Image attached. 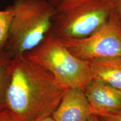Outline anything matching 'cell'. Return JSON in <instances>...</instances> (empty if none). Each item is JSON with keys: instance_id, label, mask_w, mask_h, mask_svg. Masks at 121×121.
I'll list each match as a JSON object with an SVG mask.
<instances>
[{"instance_id": "obj_1", "label": "cell", "mask_w": 121, "mask_h": 121, "mask_svg": "<svg viewBox=\"0 0 121 121\" xmlns=\"http://www.w3.org/2000/svg\"><path fill=\"white\" fill-rule=\"evenodd\" d=\"M66 89L41 65L24 54L11 58L4 105L17 121L52 116Z\"/></svg>"}, {"instance_id": "obj_2", "label": "cell", "mask_w": 121, "mask_h": 121, "mask_svg": "<svg viewBox=\"0 0 121 121\" xmlns=\"http://www.w3.org/2000/svg\"><path fill=\"white\" fill-rule=\"evenodd\" d=\"M6 49L12 57L22 55L41 43L51 30L55 7L46 0H15Z\"/></svg>"}, {"instance_id": "obj_3", "label": "cell", "mask_w": 121, "mask_h": 121, "mask_svg": "<svg viewBox=\"0 0 121 121\" xmlns=\"http://www.w3.org/2000/svg\"><path fill=\"white\" fill-rule=\"evenodd\" d=\"M24 54L49 71L66 89H78L85 91L93 80L89 61L72 54L51 31L38 45Z\"/></svg>"}, {"instance_id": "obj_4", "label": "cell", "mask_w": 121, "mask_h": 121, "mask_svg": "<svg viewBox=\"0 0 121 121\" xmlns=\"http://www.w3.org/2000/svg\"><path fill=\"white\" fill-rule=\"evenodd\" d=\"M114 13V0H66L55 7L51 31L60 38H82L102 28Z\"/></svg>"}, {"instance_id": "obj_5", "label": "cell", "mask_w": 121, "mask_h": 121, "mask_svg": "<svg viewBox=\"0 0 121 121\" xmlns=\"http://www.w3.org/2000/svg\"><path fill=\"white\" fill-rule=\"evenodd\" d=\"M60 39L69 52L82 60L121 57V22L115 13L105 25L86 37Z\"/></svg>"}, {"instance_id": "obj_6", "label": "cell", "mask_w": 121, "mask_h": 121, "mask_svg": "<svg viewBox=\"0 0 121 121\" xmlns=\"http://www.w3.org/2000/svg\"><path fill=\"white\" fill-rule=\"evenodd\" d=\"M93 114L84 91L67 89L52 116L57 121H88Z\"/></svg>"}, {"instance_id": "obj_7", "label": "cell", "mask_w": 121, "mask_h": 121, "mask_svg": "<svg viewBox=\"0 0 121 121\" xmlns=\"http://www.w3.org/2000/svg\"><path fill=\"white\" fill-rule=\"evenodd\" d=\"M84 92L93 114L98 116L121 109V90L93 80Z\"/></svg>"}, {"instance_id": "obj_8", "label": "cell", "mask_w": 121, "mask_h": 121, "mask_svg": "<svg viewBox=\"0 0 121 121\" xmlns=\"http://www.w3.org/2000/svg\"><path fill=\"white\" fill-rule=\"evenodd\" d=\"M93 79L121 90V57H110L89 60Z\"/></svg>"}, {"instance_id": "obj_9", "label": "cell", "mask_w": 121, "mask_h": 121, "mask_svg": "<svg viewBox=\"0 0 121 121\" xmlns=\"http://www.w3.org/2000/svg\"><path fill=\"white\" fill-rule=\"evenodd\" d=\"M13 58L5 47H0V106L4 105V96L10 74V64Z\"/></svg>"}, {"instance_id": "obj_10", "label": "cell", "mask_w": 121, "mask_h": 121, "mask_svg": "<svg viewBox=\"0 0 121 121\" xmlns=\"http://www.w3.org/2000/svg\"><path fill=\"white\" fill-rule=\"evenodd\" d=\"M13 5L0 10V47H5L13 17Z\"/></svg>"}, {"instance_id": "obj_11", "label": "cell", "mask_w": 121, "mask_h": 121, "mask_svg": "<svg viewBox=\"0 0 121 121\" xmlns=\"http://www.w3.org/2000/svg\"><path fill=\"white\" fill-rule=\"evenodd\" d=\"M97 116L99 121H121V109Z\"/></svg>"}, {"instance_id": "obj_12", "label": "cell", "mask_w": 121, "mask_h": 121, "mask_svg": "<svg viewBox=\"0 0 121 121\" xmlns=\"http://www.w3.org/2000/svg\"><path fill=\"white\" fill-rule=\"evenodd\" d=\"M0 121H17L13 115L5 106H0Z\"/></svg>"}, {"instance_id": "obj_13", "label": "cell", "mask_w": 121, "mask_h": 121, "mask_svg": "<svg viewBox=\"0 0 121 121\" xmlns=\"http://www.w3.org/2000/svg\"><path fill=\"white\" fill-rule=\"evenodd\" d=\"M114 13L121 22V0H114Z\"/></svg>"}, {"instance_id": "obj_14", "label": "cell", "mask_w": 121, "mask_h": 121, "mask_svg": "<svg viewBox=\"0 0 121 121\" xmlns=\"http://www.w3.org/2000/svg\"><path fill=\"white\" fill-rule=\"evenodd\" d=\"M46 1H48L50 4H52L53 6L55 7L57 5H58L59 4H60V3L64 2L66 0H46Z\"/></svg>"}, {"instance_id": "obj_15", "label": "cell", "mask_w": 121, "mask_h": 121, "mask_svg": "<svg viewBox=\"0 0 121 121\" xmlns=\"http://www.w3.org/2000/svg\"><path fill=\"white\" fill-rule=\"evenodd\" d=\"M35 121H57L55 119L53 118L52 116H49V117H47L44 118H42L39 119V120Z\"/></svg>"}, {"instance_id": "obj_16", "label": "cell", "mask_w": 121, "mask_h": 121, "mask_svg": "<svg viewBox=\"0 0 121 121\" xmlns=\"http://www.w3.org/2000/svg\"><path fill=\"white\" fill-rule=\"evenodd\" d=\"M88 121H99V119H98V116L96 115L93 114L89 118Z\"/></svg>"}]
</instances>
